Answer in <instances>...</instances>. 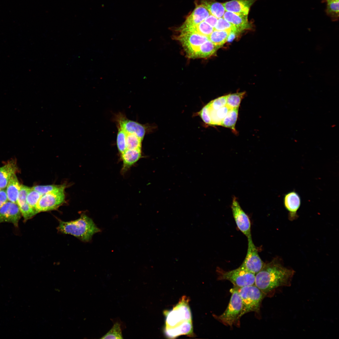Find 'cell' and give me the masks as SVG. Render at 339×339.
<instances>
[{"instance_id":"10","label":"cell","mask_w":339,"mask_h":339,"mask_svg":"<svg viewBox=\"0 0 339 339\" xmlns=\"http://www.w3.org/2000/svg\"><path fill=\"white\" fill-rule=\"evenodd\" d=\"M231 207L234 218L238 229L247 238L251 235L250 219L241 207L237 198L234 196L233 199Z\"/></svg>"},{"instance_id":"11","label":"cell","mask_w":339,"mask_h":339,"mask_svg":"<svg viewBox=\"0 0 339 339\" xmlns=\"http://www.w3.org/2000/svg\"><path fill=\"white\" fill-rule=\"evenodd\" d=\"M21 216L17 203L8 201L0 208V223H11L17 227Z\"/></svg>"},{"instance_id":"3","label":"cell","mask_w":339,"mask_h":339,"mask_svg":"<svg viewBox=\"0 0 339 339\" xmlns=\"http://www.w3.org/2000/svg\"><path fill=\"white\" fill-rule=\"evenodd\" d=\"M57 229L62 233L71 235L85 242L90 241L94 234L100 231L93 220L83 213L74 220H60Z\"/></svg>"},{"instance_id":"15","label":"cell","mask_w":339,"mask_h":339,"mask_svg":"<svg viewBox=\"0 0 339 339\" xmlns=\"http://www.w3.org/2000/svg\"><path fill=\"white\" fill-rule=\"evenodd\" d=\"M210 14L209 11L204 6L201 4L196 5L195 8L180 28H185L195 25L204 21Z\"/></svg>"},{"instance_id":"39","label":"cell","mask_w":339,"mask_h":339,"mask_svg":"<svg viewBox=\"0 0 339 339\" xmlns=\"http://www.w3.org/2000/svg\"></svg>"},{"instance_id":"34","label":"cell","mask_w":339,"mask_h":339,"mask_svg":"<svg viewBox=\"0 0 339 339\" xmlns=\"http://www.w3.org/2000/svg\"><path fill=\"white\" fill-rule=\"evenodd\" d=\"M227 95L218 98L209 103L207 105L211 109L217 110L226 105Z\"/></svg>"},{"instance_id":"19","label":"cell","mask_w":339,"mask_h":339,"mask_svg":"<svg viewBox=\"0 0 339 339\" xmlns=\"http://www.w3.org/2000/svg\"><path fill=\"white\" fill-rule=\"evenodd\" d=\"M20 187L21 184L16 174H13L11 177L5 188L8 201L17 203Z\"/></svg>"},{"instance_id":"31","label":"cell","mask_w":339,"mask_h":339,"mask_svg":"<svg viewBox=\"0 0 339 339\" xmlns=\"http://www.w3.org/2000/svg\"><path fill=\"white\" fill-rule=\"evenodd\" d=\"M214 29L218 30L233 31L238 33L235 28L223 17L218 19Z\"/></svg>"},{"instance_id":"38","label":"cell","mask_w":339,"mask_h":339,"mask_svg":"<svg viewBox=\"0 0 339 339\" xmlns=\"http://www.w3.org/2000/svg\"><path fill=\"white\" fill-rule=\"evenodd\" d=\"M1 190V189H0V190Z\"/></svg>"},{"instance_id":"18","label":"cell","mask_w":339,"mask_h":339,"mask_svg":"<svg viewBox=\"0 0 339 339\" xmlns=\"http://www.w3.org/2000/svg\"><path fill=\"white\" fill-rule=\"evenodd\" d=\"M121 154L123 165L122 171L125 172L128 168L137 161L141 157V149H126Z\"/></svg>"},{"instance_id":"12","label":"cell","mask_w":339,"mask_h":339,"mask_svg":"<svg viewBox=\"0 0 339 339\" xmlns=\"http://www.w3.org/2000/svg\"><path fill=\"white\" fill-rule=\"evenodd\" d=\"M119 126L126 133L135 135L142 140L146 133L151 129V126L140 124L137 122L129 120L123 116L118 118Z\"/></svg>"},{"instance_id":"37","label":"cell","mask_w":339,"mask_h":339,"mask_svg":"<svg viewBox=\"0 0 339 339\" xmlns=\"http://www.w3.org/2000/svg\"><path fill=\"white\" fill-rule=\"evenodd\" d=\"M237 33L233 31H231L228 36L227 41L229 42H232L234 39Z\"/></svg>"},{"instance_id":"1","label":"cell","mask_w":339,"mask_h":339,"mask_svg":"<svg viewBox=\"0 0 339 339\" xmlns=\"http://www.w3.org/2000/svg\"><path fill=\"white\" fill-rule=\"evenodd\" d=\"M295 271L284 266L279 258L265 264L255 274V284L266 295L280 287L291 284Z\"/></svg>"},{"instance_id":"9","label":"cell","mask_w":339,"mask_h":339,"mask_svg":"<svg viewBox=\"0 0 339 339\" xmlns=\"http://www.w3.org/2000/svg\"><path fill=\"white\" fill-rule=\"evenodd\" d=\"M248 247L246 257L240 266L256 274L263 266L264 263L261 259L252 239L251 235L247 237Z\"/></svg>"},{"instance_id":"32","label":"cell","mask_w":339,"mask_h":339,"mask_svg":"<svg viewBox=\"0 0 339 339\" xmlns=\"http://www.w3.org/2000/svg\"><path fill=\"white\" fill-rule=\"evenodd\" d=\"M19 207L24 221H26L30 219L37 214L27 202Z\"/></svg>"},{"instance_id":"20","label":"cell","mask_w":339,"mask_h":339,"mask_svg":"<svg viewBox=\"0 0 339 339\" xmlns=\"http://www.w3.org/2000/svg\"><path fill=\"white\" fill-rule=\"evenodd\" d=\"M201 4L205 7L210 14L218 19L223 17L226 11L223 3L214 0H202Z\"/></svg>"},{"instance_id":"7","label":"cell","mask_w":339,"mask_h":339,"mask_svg":"<svg viewBox=\"0 0 339 339\" xmlns=\"http://www.w3.org/2000/svg\"><path fill=\"white\" fill-rule=\"evenodd\" d=\"M177 38L181 44L186 55L193 58H198L201 46L209 40L206 36L191 32H180Z\"/></svg>"},{"instance_id":"6","label":"cell","mask_w":339,"mask_h":339,"mask_svg":"<svg viewBox=\"0 0 339 339\" xmlns=\"http://www.w3.org/2000/svg\"><path fill=\"white\" fill-rule=\"evenodd\" d=\"M218 272V280H229L234 287L240 288L255 284V274L240 266L228 271L219 268Z\"/></svg>"},{"instance_id":"24","label":"cell","mask_w":339,"mask_h":339,"mask_svg":"<svg viewBox=\"0 0 339 339\" xmlns=\"http://www.w3.org/2000/svg\"><path fill=\"white\" fill-rule=\"evenodd\" d=\"M245 93L243 92L227 95L226 106L229 109L239 108Z\"/></svg>"},{"instance_id":"29","label":"cell","mask_w":339,"mask_h":339,"mask_svg":"<svg viewBox=\"0 0 339 339\" xmlns=\"http://www.w3.org/2000/svg\"><path fill=\"white\" fill-rule=\"evenodd\" d=\"M339 0H327L326 12L333 18L336 19L339 17Z\"/></svg>"},{"instance_id":"23","label":"cell","mask_w":339,"mask_h":339,"mask_svg":"<svg viewBox=\"0 0 339 339\" xmlns=\"http://www.w3.org/2000/svg\"><path fill=\"white\" fill-rule=\"evenodd\" d=\"M219 48L208 40L201 46L198 58L209 57L213 55Z\"/></svg>"},{"instance_id":"25","label":"cell","mask_w":339,"mask_h":339,"mask_svg":"<svg viewBox=\"0 0 339 339\" xmlns=\"http://www.w3.org/2000/svg\"><path fill=\"white\" fill-rule=\"evenodd\" d=\"M66 186L65 184L46 185H37L31 187L42 195L56 191L65 190Z\"/></svg>"},{"instance_id":"17","label":"cell","mask_w":339,"mask_h":339,"mask_svg":"<svg viewBox=\"0 0 339 339\" xmlns=\"http://www.w3.org/2000/svg\"><path fill=\"white\" fill-rule=\"evenodd\" d=\"M18 168L17 161L12 159L8 161L3 166L0 167V189L6 188L12 176L18 172Z\"/></svg>"},{"instance_id":"5","label":"cell","mask_w":339,"mask_h":339,"mask_svg":"<svg viewBox=\"0 0 339 339\" xmlns=\"http://www.w3.org/2000/svg\"><path fill=\"white\" fill-rule=\"evenodd\" d=\"M230 291L231 296L228 307L223 313L215 317L225 325L231 326L239 324L241 317L242 304L241 298L236 287L234 286Z\"/></svg>"},{"instance_id":"4","label":"cell","mask_w":339,"mask_h":339,"mask_svg":"<svg viewBox=\"0 0 339 339\" xmlns=\"http://www.w3.org/2000/svg\"><path fill=\"white\" fill-rule=\"evenodd\" d=\"M236 287L242 302L241 317L250 312H259L262 301L266 295L255 284L242 287Z\"/></svg>"},{"instance_id":"26","label":"cell","mask_w":339,"mask_h":339,"mask_svg":"<svg viewBox=\"0 0 339 339\" xmlns=\"http://www.w3.org/2000/svg\"><path fill=\"white\" fill-rule=\"evenodd\" d=\"M142 140L135 134L127 133L126 136V149H141Z\"/></svg>"},{"instance_id":"8","label":"cell","mask_w":339,"mask_h":339,"mask_svg":"<svg viewBox=\"0 0 339 339\" xmlns=\"http://www.w3.org/2000/svg\"><path fill=\"white\" fill-rule=\"evenodd\" d=\"M64 191H54L42 195L36 205L37 213L57 209L65 201Z\"/></svg>"},{"instance_id":"14","label":"cell","mask_w":339,"mask_h":339,"mask_svg":"<svg viewBox=\"0 0 339 339\" xmlns=\"http://www.w3.org/2000/svg\"><path fill=\"white\" fill-rule=\"evenodd\" d=\"M247 16L226 11L223 18L231 24L235 28L238 33H239L251 27L248 20Z\"/></svg>"},{"instance_id":"13","label":"cell","mask_w":339,"mask_h":339,"mask_svg":"<svg viewBox=\"0 0 339 339\" xmlns=\"http://www.w3.org/2000/svg\"><path fill=\"white\" fill-rule=\"evenodd\" d=\"M283 204L288 212V219L291 221L298 217L297 212L301 204V200L299 194L295 191H290L286 194L283 197Z\"/></svg>"},{"instance_id":"30","label":"cell","mask_w":339,"mask_h":339,"mask_svg":"<svg viewBox=\"0 0 339 339\" xmlns=\"http://www.w3.org/2000/svg\"><path fill=\"white\" fill-rule=\"evenodd\" d=\"M116 137L117 146L119 152L121 153L126 149V136L127 133L119 127Z\"/></svg>"},{"instance_id":"27","label":"cell","mask_w":339,"mask_h":339,"mask_svg":"<svg viewBox=\"0 0 339 339\" xmlns=\"http://www.w3.org/2000/svg\"><path fill=\"white\" fill-rule=\"evenodd\" d=\"M42 195L31 187L27 196V202L37 213H38L36 210V205Z\"/></svg>"},{"instance_id":"22","label":"cell","mask_w":339,"mask_h":339,"mask_svg":"<svg viewBox=\"0 0 339 339\" xmlns=\"http://www.w3.org/2000/svg\"><path fill=\"white\" fill-rule=\"evenodd\" d=\"M230 31L214 30L209 36V40L215 46L220 48L227 41Z\"/></svg>"},{"instance_id":"28","label":"cell","mask_w":339,"mask_h":339,"mask_svg":"<svg viewBox=\"0 0 339 339\" xmlns=\"http://www.w3.org/2000/svg\"><path fill=\"white\" fill-rule=\"evenodd\" d=\"M120 324L116 323L111 329L101 339H123Z\"/></svg>"},{"instance_id":"16","label":"cell","mask_w":339,"mask_h":339,"mask_svg":"<svg viewBox=\"0 0 339 339\" xmlns=\"http://www.w3.org/2000/svg\"><path fill=\"white\" fill-rule=\"evenodd\" d=\"M256 0H232L223 3L225 11L248 15L251 6Z\"/></svg>"},{"instance_id":"36","label":"cell","mask_w":339,"mask_h":339,"mask_svg":"<svg viewBox=\"0 0 339 339\" xmlns=\"http://www.w3.org/2000/svg\"><path fill=\"white\" fill-rule=\"evenodd\" d=\"M8 201L6 189H1L0 191V208Z\"/></svg>"},{"instance_id":"33","label":"cell","mask_w":339,"mask_h":339,"mask_svg":"<svg viewBox=\"0 0 339 339\" xmlns=\"http://www.w3.org/2000/svg\"><path fill=\"white\" fill-rule=\"evenodd\" d=\"M30 189V187L21 184L19 192L17 202V204L19 207L23 205L26 202L27 196Z\"/></svg>"},{"instance_id":"35","label":"cell","mask_w":339,"mask_h":339,"mask_svg":"<svg viewBox=\"0 0 339 339\" xmlns=\"http://www.w3.org/2000/svg\"><path fill=\"white\" fill-rule=\"evenodd\" d=\"M218 18L210 14L204 20L213 28L217 24Z\"/></svg>"},{"instance_id":"2","label":"cell","mask_w":339,"mask_h":339,"mask_svg":"<svg viewBox=\"0 0 339 339\" xmlns=\"http://www.w3.org/2000/svg\"><path fill=\"white\" fill-rule=\"evenodd\" d=\"M188 303V299L183 297L172 310L165 312L164 332L169 338L193 335L191 315Z\"/></svg>"},{"instance_id":"21","label":"cell","mask_w":339,"mask_h":339,"mask_svg":"<svg viewBox=\"0 0 339 339\" xmlns=\"http://www.w3.org/2000/svg\"><path fill=\"white\" fill-rule=\"evenodd\" d=\"M238 110L239 108L230 109L221 126L230 128L236 132L235 126L238 117Z\"/></svg>"}]
</instances>
